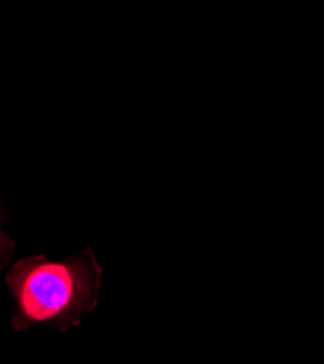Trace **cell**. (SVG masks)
I'll return each instance as SVG.
<instances>
[{
	"label": "cell",
	"instance_id": "6da1fadb",
	"mask_svg": "<svg viewBox=\"0 0 324 364\" xmlns=\"http://www.w3.org/2000/svg\"><path fill=\"white\" fill-rule=\"evenodd\" d=\"M101 276L91 248L58 261L47 255L19 259L6 274L16 306L12 326L28 331L46 325L61 332L78 326L98 305Z\"/></svg>",
	"mask_w": 324,
	"mask_h": 364
},
{
	"label": "cell",
	"instance_id": "7a4b0ae2",
	"mask_svg": "<svg viewBox=\"0 0 324 364\" xmlns=\"http://www.w3.org/2000/svg\"><path fill=\"white\" fill-rule=\"evenodd\" d=\"M2 219H4V213H2V205H0V268L5 267L8 261L12 258L14 248H15L14 240L2 230Z\"/></svg>",
	"mask_w": 324,
	"mask_h": 364
}]
</instances>
